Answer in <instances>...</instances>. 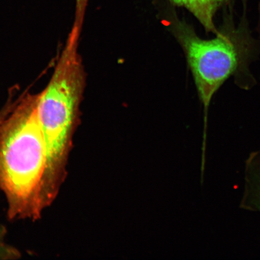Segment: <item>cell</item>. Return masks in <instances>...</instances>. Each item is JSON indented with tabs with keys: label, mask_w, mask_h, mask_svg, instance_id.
I'll use <instances>...</instances> for the list:
<instances>
[{
	"label": "cell",
	"mask_w": 260,
	"mask_h": 260,
	"mask_svg": "<svg viewBox=\"0 0 260 260\" xmlns=\"http://www.w3.org/2000/svg\"><path fill=\"white\" fill-rule=\"evenodd\" d=\"M248 2L242 0L243 12L237 24L235 5L223 9L222 23L212 40L198 37L192 26L179 19L173 9L166 12L168 27L186 55L206 118L214 94L230 77H235L243 89L255 84L249 65L257 53V44L249 28Z\"/></svg>",
	"instance_id": "6da1fadb"
},
{
	"label": "cell",
	"mask_w": 260,
	"mask_h": 260,
	"mask_svg": "<svg viewBox=\"0 0 260 260\" xmlns=\"http://www.w3.org/2000/svg\"><path fill=\"white\" fill-rule=\"evenodd\" d=\"M38 94H24L0 124V188L10 218L37 219L44 210L47 149L37 115Z\"/></svg>",
	"instance_id": "7a4b0ae2"
},
{
	"label": "cell",
	"mask_w": 260,
	"mask_h": 260,
	"mask_svg": "<svg viewBox=\"0 0 260 260\" xmlns=\"http://www.w3.org/2000/svg\"><path fill=\"white\" fill-rule=\"evenodd\" d=\"M81 30L73 27L48 85L38 93L37 115L47 149L42 194L56 197L65 175L79 121L86 74L79 53Z\"/></svg>",
	"instance_id": "3957f363"
},
{
	"label": "cell",
	"mask_w": 260,
	"mask_h": 260,
	"mask_svg": "<svg viewBox=\"0 0 260 260\" xmlns=\"http://www.w3.org/2000/svg\"><path fill=\"white\" fill-rule=\"evenodd\" d=\"M172 6L184 8L189 11L208 32L216 35L218 28L214 23L215 16L220 9L235 5V0H168Z\"/></svg>",
	"instance_id": "277c9868"
},
{
	"label": "cell",
	"mask_w": 260,
	"mask_h": 260,
	"mask_svg": "<svg viewBox=\"0 0 260 260\" xmlns=\"http://www.w3.org/2000/svg\"><path fill=\"white\" fill-rule=\"evenodd\" d=\"M242 207L260 212V150L247 160Z\"/></svg>",
	"instance_id": "5b68a950"
},
{
	"label": "cell",
	"mask_w": 260,
	"mask_h": 260,
	"mask_svg": "<svg viewBox=\"0 0 260 260\" xmlns=\"http://www.w3.org/2000/svg\"><path fill=\"white\" fill-rule=\"evenodd\" d=\"M89 0H76V9L73 25L83 28L84 17Z\"/></svg>",
	"instance_id": "8992f818"
},
{
	"label": "cell",
	"mask_w": 260,
	"mask_h": 260,
	"mask_svg": "<svg viewBox=\"0 0 260 260\" xmlns=\"http://www.w3.org/2000/svg\"><path fill=\"white\" fill-rule=\"evenodd\" d=\"M16 103H17V100L14 102V101L12 100V96H11V98H9L8 102L5 104V105L0 110V124H1V123L3 120L5 119L6 117L9 115V113L14 108Z\"/></svg>",
	"instance_id": "52a82bcc"
},
{
	"label": "cell",
	"mask_w": 260,
	"mask_h": 260,
	"mask_svg": "<svg viewBox=\"0 0 260 260\" xmlns=\"http://www.w3.org/2000/svg\"><path fill=\"white\" fill-rule=\"evenodd\" d=\"M256 31H257L260 40V0L258 4V20L256 25Z\"/></svg>",
	"instance_id": "ba28073f"
}]
</instances>
